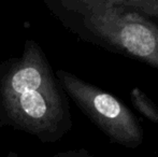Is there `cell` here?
<instances>
[{
    "instance_id": "5",
    "label": "cell",
    "mask_w": 158,
    "mask_h": 157,
    "mask_svg": "<svg viewBox=\"0 0 158 157\" xmlns=\"http://www.w3.org/2000/svg\"><path fill=\"white\" fill-rule=\"evenodd\" d=\"M125 10L137 13L138 15L158 22V0H116Z\"/></svg>"
},
{
    "instance_id": "4",
    "label": "cell",
    "mask_w": 158,
    "mask_h": 157,
    "mask_svg": "<svg viewBox=\"0 0 158 157\" xmlns=\"http://www.w3.org/2000/svg\"><path fill=\"white\" fill-rule=\"evenodd\" d=\"M130 101L141 115L153 124H158V105L139 87H133L130 92Z\"/></svg>"
},
{
    "instance_id": "7",
    "label": "cell",
    "mask_w": 158,
    "mask_h": 157,
    "mask_svg": "<svg viewBox=\"0 0 158 157\" xmlns=\"http://www.w3.org/2000/svg\"><path fill=\"white\" fill-rule=\"evenodd\" d=\"M157 157H158V147H157Z\"/></svg>"
},
{
    "instance_id": "3",
    "label": "cell",
    "mask_w": 158,
    "mask_h": 157,
    "mask_svg": "<svg viewBox=\"0 0 158 157\" xmlns=\"http://www.w3.org/2000/svg\"><path fill=\"white\" fill-rule=\"evenodd\" d=\"M56 76L64 92L111 142L128 149L143 143L139 118L117 97L70 72L58 70Z\"/></svg>"
},
{
    "instance_id": "2",
    "label": "cell",
    "mask_w": 158,
    "mask_h": 157,
    "mask_svg": "<svg viewBox=\"0 0 158 157\" xmlns=\"http://www.w3.org/2000/svg\"><path fill=\"white\" fill-rule=\"evenodd\" d=\"M57 81L37 42H26L23 56L2 86L4 108L10 118L39 136L64 134L71 127V116Z\"/></svg>"
},
{
    "instance_id": "1",
    "label": "cell",
    "mask_w": 158,
    "mask_h": 157,
    "mask_svg": "<svg viewBox=\"0 0 158 157\" xmlns=\"http://www.w3.org/2000/svg\"><path fill=\"white\" fill-rule=\"evenodd\" d=\"M50 6L82 40L158 70L157 23L116 0H58Z\"/></svg>"
},
{
    "instance_id": "6",
    "label": "cell",
    "mask_w": 158,
    "mask_h": 157,
    "mask_svg": "<svg viewBox=\"0 0 158 157\" xmlns=\"http://www.w3.org/2000/svg\"><path fill=\"white\" fill-rule=\"evenodd\" d=\"M54 157H96L88 153L86 150H77V151H68L56 154Z\"/></svg>"
}]
</instances>
